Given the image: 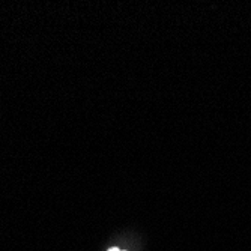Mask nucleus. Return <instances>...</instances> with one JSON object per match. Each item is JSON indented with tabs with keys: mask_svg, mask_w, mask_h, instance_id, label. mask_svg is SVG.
<instances>
[{
	"mask_svg": "<svg viewBox=\"0 0 251 251\" xmlns=\"http://www.w3.org/2000/svg\"><path fill=\"white\" fill-rule=\"evenodd\" d=\"M108 251H122V250H119V248H110Z\"/></svg>",
	"mask_w": 251,
	"mask_h": 251,
	"instance_id": "1",
	"label": "nucleus"
}]
</instances>
